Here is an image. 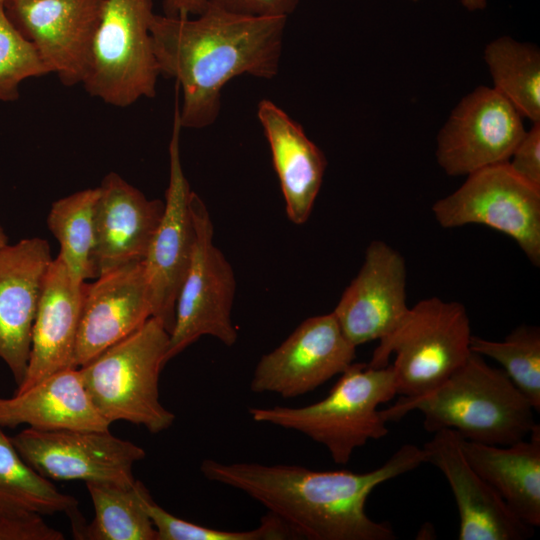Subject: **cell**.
<instances>
[{"label":"cell","instance_id":"1","mask_svg":"<svg viewBox=\"0 0 540 540\" xmlns=\"http://www.w3.org/2000/svg\"><path fill=\"white\" fill-rule=\"evenodd\" d=\"M424 463L423 449L405 444L365 473L214 459H205L200 471L207 480L237 489L261 504L286 526L292 539L394 540L396 534L388 524L367 515L366 501L378 485Z\"/></svg>","mask_w":540,"mask_h":540},{"label":"cell","instance_id":"2","mask_svg":"<svg viewBox=\"0 0 540 540\" xmlns=\"http://www.w3.org/2000/svg\"><path fill=\"white\" fill-rule=\"evenodd\" d=\"M287 19L236 14L210 2L194 19L154 13L153 51L160 75L174 78L182 89V128L213 124L222 88L232 78L277 74Z\"/></svg>","mask_w":540,"mask_h":540},{"label":"cell","instance_id":"3","mask_svg":"<svg viewBox=\"0 0 540 540\" xmlns=\"http://www.w3.org/2000/svg\"><path fill=\"white\" fill-rule=\"evenodd\" d=\"M413 410L422 413L428 432L451 429L466 440L497 446L527 438L536 425L535 410L506 373L474 352L438 387L402 396L382 414L389 422Z\"/></svg>","mask_w":540,"mask_h":540},{"label":"cell","instance_id":"4","mask_svg":"<svg viewBox=\"0 0 540 540\" xmlns=\"http://www.w3.org/2000/svg\"><path fill=\"white\" fill-rule=\"evenodd\" d=\"M328 395L302 407H250L257 423L271 424L304 434L323 445L336 464H347L354 451L370 440L388 434L387 421L379 406L396 394L392 365L373 368L353 363Z\"/></svg>","mask_w":540,"mask_h":540},{"label":"cell","instance_id":"5","mask_svg":"<svg viewBox=\"0 0 540 540\" xmlns=\"http://www.w3.org/2000/svg\"><path fill=\"white\" fill-rule=\"evenodd\" d=\"M169 338L164 323L151 317L79 367L92 402L108 423L124 420L153 434L173 425L175 414L161 403L159 394Z\"/></svg>","mask_w":540,"mask_h":540},{"label":"cell","instance_id":"6","mask_svg":"<svg viewBox=\"0 0 540 540\" xmlns=\"http://www.w3.org/2000/svg\"><path fill=\"white\" fill-rule=\"evenodd\" d=\"M471 337L462 303L426 298L409 308L398 326L379 340L367 364L386 367L394 354L397 394L420 396L442 384L467 360Z\"/></svg>","mask_w":540,"mask_h":540},{"label":"cell","instance_id":"7","mask_svg":"<svg viewBox=\"0 0 540 540\" xmlns=\"http://www.w3.org/2000/svg\"><path fill=\"white\" fill-rule=\"evenodd\" d=\"M153 15V0H105L82 83L91 96L117 107L155 96Z\"/></svg>","mask_w":540,"mask_h":540},{"label":"cell","instance_id":"8","mask_svg":"<svg viewBox=\"0 0 540 540\" xmlns=\"http://www.w3.org/2000/svg\"><path fill=\"white\" fill-rule=\"evenodd\" d=\"M190 210L195 239L190 264L176 300L166 363L202 336L215 337L229 347L238 337L232 321L234 273L213 242L214 229L208 209L193 191Z\"/></svg>","mask_w":540,"mask_h":540},{"label":"cell","instance_id":"9","mask_svg":"<svg viewBox=\"0 0 540 540\" xmlns=\"http://www.w3.org/2000/svg\"><path fill=\"white\" fill-rule=\"evenodd\" d=\"M431 209L444 228L481 224L509 236L534 266L540 265V188L517 175L507 162L467 175L457 190Z\"/></svg>","mask_w":540,"mask_h":540},{"label":"cell","instance_id":"10","mask_svg":"<svg viewBox=\"0 0 540 540\" xmlns=\"http://www.w3.org/2000/svg\"><path fill=\"white\" fill-rule=\"evenodd\" d=\"M20 454L47 479L130 486L133 466L145 458L135 443L96 430H37L26 428L11 437Z\"/></svg>","mask_w":540,"mask_h":540},{"label":"cell","instance_id":"11","mask_svg":"<svg viewBox=\"0 0 540 540\" xmlns=\"http://www.w3.org/2000/svg\"><path fill=\"white\" fill-rule=\"evenodd\" d=\"M525 132L520 112L493 87L479 86L439 131L436 159L447 175L467 176L508 162Z\"/></svg>","mask_w":540,"mask_h":540},{"label":"cell","instance_id":"12","mask_svg":"<svg viewBox=\"0 0 540 540\" xmlns=\"http://www.w3.org/2000/svg\"><path fill=\"white\" fill-rule=\"evenodd\" d=\"M356 357L334 314L307 318L258 361L250 389L292 398L314 391L343 373Z\"/></svg>","mask_w":540,"mask_h":540},{"label":"cell","instance_id":"13","mask_svg":"<svg viewBox=\"0 0 540 540\" xmlns=\"http://www.w3.org/2000/svg\"><path fill=\"white\" fill-rule=\"evenodd\" d=\"M178 101L175 104L169 143V184L160 223L144 259L152 303V317L160 319L170 333L177 296L190 264L195 230L190 210L191 189L180 157Z\"/></svg>","mask_w":540,"mask_h":540},{"label":"cell","instance_id":"14","mask_svg":"<svg viewBox=\"0 0 540 540\" xmlns=\"http://www.w3.org/2000/svg\"><path fill=\"white\" fill-rule=\"evenodd\" d=\"M105 0H6V12L66 86L83 83Z\"/></svg>","mask_w":540,"mask_h":540},{"label":"cell","instance_id":"15","mask_svg":"<svg viewBox=\"0 0 540 540\" xmlns=\"http://www.w3.org/2000/svg\"><path fill=\"white\" fill-rule=\"evenodd\" d=\"M406 286L402 254L384 241H372L358 274L332 311L354 346L379 341L398 326L410 308Z\"/></svg>","mask_w":540,"mask_h":540},{"label":"cell","instance_id":"16","mask_svg":"<svg viewBox=\"0 0 540 540\" xmlns=\"http://www.w3.org/2000/svg\"><path fill=\"white\" fill-rule=\"evenodd\" d=\"M152 317L144 262L128 264L83 284L74 366L79 368Z\"/></svg>","mask_w":540,"mask_h":540},{"label":"cell","instance_id":"17","mask_svg":"<svg viewBox=\"0 0 540 540\" xmlns=\"http://www.w3.org/2000/svg\"><path fill=\"white\" fill-rule=\"evenodd\" d=\"M53 258L42 238L0 249V359L21 384L28 366L32 328Z\"/></svg>","mask_w":540,"mask_h":540},{"label":"cell","instance_id":"18","mask_svg":"<svg viewBox=\"0 0 540 540\" xmlns=\"http://www.w3.org/2000/svg\"><path fill=\"white\" fill-rule=\"evenodd\" d=\"M423 446L426 463L447 479L459 512L458 540H524L533 527L521 521L500 495L470 466L461 436L451 429L433 433Z\"/></svg>","mask_w":540,"mask_h":540},{"label":"cell","instance_id":"19","mask_svg":"<svg viewBox=\"0 0 540 540\" xmlns=\"http://www.w3.org/2000/svg\"><path fill=\"white\" fill-rule=\"evenodd\" d=\"M99 189L94 213L96 278L144 261L165 207L114 172L103 178Z\"/></svg>","mask_w":540,"mask_h":540},{"label":"cell","instance_id":"20","mask_svg":"<svg viewBox=\"0 0 540 540\" xmlns=\"http://www.w3.org/2000/svg\"><path fill=\"white\" fill-rule=\"evenodd\" d=\"M84 283L72 279L59 256L53 258L32 328L27 370L16 392L28 389L59 370L75 367Z\"/></svg>","mask_w":540,"mask_h":540},{"label":"cell","instance_id":"21","mask_svg":"<svg viewBox=\"0 0 540 540\" xmlns=\"http://www.w3.org/2000/svg\"><path fill=\"white\" fill-rule=\"evenodd\" d=\"M257 116L270 146L288 218L304 224L321 188L325 155L303 127L270 100L258 104Z\"/></svg>","mask_w":540,"mask_h":540},{"label":"cell","instance_id":"22","mask_svg":"<svg viewBox=\"0 0 540 540\" xmlns=\"http://www.w3.org/2000/svg\"><path fill=\"white\" fill-rule=\"evenodd\" d=\"M21 424L51 430H109L76 367L59 370L11 398H0V427Z\"/></svg>","mask_w":540,"mask_h":540},{"label":"cell","instance_id":"23","mask_svg":"<svg viewBox=\"0 0 540 540\" xmlns=\"http://www.w3.org/2000/svg\"><path fill=\"white\" fill-rule=\"evenodd\" d=\"M470 466L524 523L540 526V426L507 446L460 440Z\"/></svg>","mask_w":540,"mask_h":540},{"label":"cell","instance_id":"24","mask_svg":"<svg viewBox=\"0 0 540 540\" xmlns=\"http://www.w3.org/2000/svg\"><path fill=\"white\" fill-rule=\"evenodd\" d=\"M95 516L89 524H72L77 539L158 540L156 529L144 507L145 485L136 480L130 486L86 484Z\"/></svg>","mask_w":540,"mask_h":540},{"label":"cell","instance_id":"25","mask_svg":"<svg viewBox=\"0 0 540 540\" xmlns=\"http://www.w3.org/2000/svg\"><path fill=\"white\" fill-rule=\"evenodd\" d=\"M77 507L73 496L60 492L26 463L0 427V511L65 513L73 521L80 516Z\"/></svg>","mask_w":540,"mask_h":540},{"label":"cell","instance_id":"26","mask_svg":"<svg viewBox=\"0 0 540 540\" xmlns=\"http://www.w3.org/2000/svg\"><path fill=\"white\" fill-rule=\"evenodd\" d=\"M484 59L493 88L523 117L540 121L539 49L510 36H501L487 44Z\"/></svg>","mask_w":540,"mask_h":540},{"label":"cell","instance_id":"27","mask_svg":"<svg viewBox=\"0 0 540 540\" xmlns=\"http://www.w3.org/2000/svg\"><path fill=\"white\" fill-rule=\"evenodd\" d=\"M99 194L100 189L96 187L58 199L47 217L48 228L60 245L57 256L77 283L96 279L94 213Z\"/></svg>","mask_w":540,"mask_h":540},{"label":"cell","instance_id":"28","mask_svg":"<svg viewBox=\"0 0 540 540\" xmlns=\"http://www.w3.org/2000/svg\"><path fill=\"white\" fill-rule=\"evenodd\" d=\"M472 352L497 361L502 370L527 398L533 409L540 410V329L520 325L502 341L472 335Z\"/></svg>","mask_w":540,"mask_h":540},{"label":"cell","instance_id":"29","mask_svg":"<svg viewBox=\"0 0 540 540\" xmlns=\"http://www.w3.org/2000/svg\"><path fill=\"white\" fill-rule=\"evenodd\" d=\"M144 507L156 529L158 540H284L292 539L285 525L267 513L258 527L246 531H226L198 525L178 518L158 505L148 489Z\"/></svg>","mask_w":540,"mask_h":540},{"label":"cell","instance_id":"30","mask_svg":"<svg viewBox=\"0 0 540 540\" xmlns=\"http://www.w3.org/2000/svg\"><path fill=\"white\" fill-rule=\"evenodd\" d=\"M48 73L33 44L14 25L4 2H0V101L16 100L22 81Z\"/></svg>","mask_w":540,"mask_h":540},{"label":"cell","instance_id":"31","mask_svg":"<svg viewBox=\"0 0 540 540\" xmlns=\"http://www.w3.org/2000/svg\"><path fill=\"white\" fill-rule=\"evenodd\" d=\"M64 534L48 525L41 514L0 511V540H63Z\"/></svg>","mask_w":540,"mask_h":540},{"label":"cell","instance_id":"32","mask_svg":"<svg viewBox=\"0 0 540 540\" xmlns=\"http://www.w3.org/2000/svg\"><path fill=\"white\" fill-rule=\"evenodd\" d=\"M507 163L517 175L540 188V121L525 132Z\"/></svg>","mask_w":540,"mask_h":540},{"label":"cell","instance_id":"33","mask_svg":"<svg viewBox=\"0 0 540 540\" xmlns=\"http://www.w3.org/2000/svg\"><path fill=\"white\" fill-rule=\"evenodd\" d=\"M228 12L253 17H286L292 14L300 0H209Z\"/></svg>","mask_w":540,"mask_h":540},{"label":"cell","instance_id":"34","mask_svg":"<svg viewBox=\"0 0 540 540\" xmlns=\"http://www.w3.org/2000/svg\"><path fill=\"white\" fill-rule=\"evenodd\" d=\"M209 0H163V15L168 17L188 18L201 14Z\"/></svg>","mask_w":540,"mask_h":540},{"label":"cell","instance_id":"35","mask_svg":"<svg viewBox=\"0 0 540 540\" xmlns=\"http://www.w3.org/2000/svg\"><path fill=\"white\" fill-rule=\"evenodd\" d=\"M461 5L470 12L483 10L487 6V0H459Z\"/></svg>","mask_w":540,"mask_h":540},{"label":"cell","instance_id":"36","mask_svg":"<svg viewBox=\"0 0 540 540\" xmlns=\"http://www.w3.org/2000/svg\"><path fill=\"white\" fill-rule=\"evenodd\" d=\"M8 244V237L4 229L0 226V249Z\"/></svg>","mask_w":540,"mask_h":540},{"label":"cell","instance_id":"37","mask_svg":"<svg viewBox=\"0 0 540 540\" xmlns=\"http://www.w3.org/2000/svg\"><path fill=\"white\" fill-rule=\"evenodd\" d=\"M6 0H0V2H5Z\"/></svg>","mask_w":540,"mask_h":540},{"label":"cell","instance_id":"38","mask_svg":"<svg viewBox=\"0 0 540 540\" xmlns=\"http://www.w3.org/2000/svg\"><path fill=\"white\" fill-rule=\"evenodd\" d=\"M412 1H418V0H412Z\"/></svg>","mask_w":540,"mask_h":540}]
</instances>
